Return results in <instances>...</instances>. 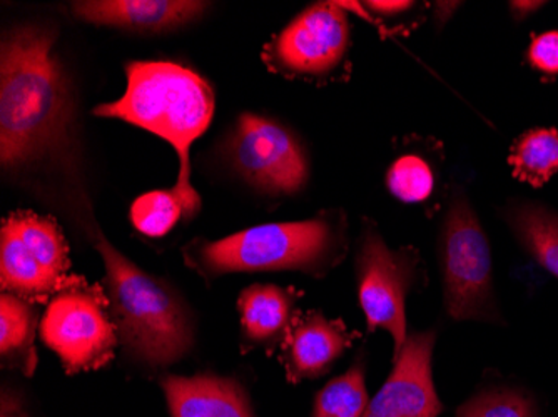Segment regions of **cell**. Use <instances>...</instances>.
<instances>
[{"label": "cell", "mask_w": 558, "mask_h": 417, "mask_svg": "<svg viewBox=\"0 0 558 417\" xmlns=\"http://www.w3.org/2000/svg\"><path fill=\"white\" fill-rule=\"evenodd\" d=\"M54 36L37 25L5 34L0 54V161L17 168L58 146L69 122Z\"/></svg>", "instance_id": "6da1fadb"}, {"label": "cell", "mask_w": 558, "mask_h": 417, "mask_svg": "<svg viewBox=\"0 0 558 417\" xmlns=\"http://www.w3.org/2000/svg\"><path fill=\"white\" fill-rule=\"evenodd\" d=\"M89 236L105 265L102 287L128 359L150 371L183 360L196 343L193 312L184 297L165 279L134 265L99 229Z\"/></svg>", "instance_id": "7a4b0ae2"}, {"label": "cell", "mask_w": 558, "mask_h": 417, "mask_svg": "<svg viewBox=\"0 0 558 417\" xmlns=\"http://www.w3.org/2000/svg\"><path fill=\"white\" fill-rule=\"evenodd\" d=\"M125 74L124 96L102 103L94 114L130 122L174 147L180 174L172 193L183 203L184 219H193L201 199L190 182V149L211 124L215 94L201 75L174 62H131Z\"/></svg>", "instance_id": "3957f363"}, {"label": "cell", "mask_w": 558, "mask_h": 417, "mask_svg": "<svg viewBox=\"0 0 558 417\" xmlns=\"http://www.w3.org/2000/svg\"><path fill=\"white\" fill-rule=\"evenodd\" d=\"M343 219L331 214L236 232L219 241L194 240L184 262L206 282L241 272L298 271L323 278L347 256Z\"/></svg>", "instance_id": "277c9868"}, {"label": "cell", "mask_w": 558, "mask_h": 417, "mask_svg": "<svg viewBox=\"0 0 558 417\" xmlns=\"http://www.w3.org/2000/svg\"><path fill=\"white\" fill-rule=\"evenodd\" d=\"M39 334L68 375L106 368L119 346L105 287L90 284L83 275H69L50 297Z\"/></svg>", "instance_id": "5b68a950"}, {"label": "cell", "mask_w": 558, "mask_h": 417, "mask_svg": "<svg viewBox=\"0 0 558 417\" xmlns=\"http://www.w3.org/2000/svg\"><path fill=\"white\" fill-rule=\"evenodd\" d=\"M445 307L454 321L501 322L495 299L487 234L462 193L454 194L441 225Z\"/></svg>", "instance_id": "8992f818"}, {"label": "cell", "mask_w": 558, "mask_h": 417, "mask_svg": "<svg viewBox=\"0 0 558 417\" xmlns=\"http://www.w3.org/2000/svg\"><path fill=\"white\" fill-rule=\"evenodd\" d=\"M415 249H390L373 224L363 228L354 257L356 290L368 331L384 329L395 341V356L407 343V297L418 281Z\"/></svg>", "instance_id": "52a82bcc"}, {"label": "cell", "mask_w": 558, "mask_h": 417, "mask_svg": "<svg viewBox=\"0 0 558 417\" xmlns=\"http://www.w3.org/2000/svg\"><path fill=\"white\" fill-rule=\"evenodd\" d=\"M240 174L268 194H294L308 179V162L293 134L262 115L243 114L230 140Z\"/></svg>", "instance_id": "ba28073f"}, {"label": "cell", "mask_w": 558, "mask_h": 417, "mask_svg": "<svg viewBox=\"0 0 558 417\" xmlns=\"http://www.w3.org/2000/svg\"><path fill=\"white\" fill-rule=\"evenodd\" d=\"M348 40L350 24L343 5L316 4L298 15L268 44L265 61L279 74L318 77L343 61Z\"/></svg>", "instance_id": "9c48e42d"}, {"label": "cell", "mask_w": 558, "mask_h": 417, "mask_svg": "<svg viewBox=\"0 0 558 417\" xmlns=\"http://www.w3.org/2000/svg\"><path fill=\"white\" fill-rule=\"evenodd\" d=\"M437 332H415L407 339L385 384L369 400L363 417H438L444 403L432 375Z\"/></svg>", "instance_id": "30bf717a"}, {"label": "cell", "mask_w": 558, "mask_h": 417, "mask_svg": "<svg viewBox=\"0 0 558 417\" xmlns=\"http://www.w3.org/2000/svg\"><path fill=\"white\" fill-rule=\"evenodd\" d=\"M356 334L340 319H328L319 310L300 316L281 347L288 381L298 384L328 375L350 349Z\"/></svg>", "instance_id": "8fae6325"}, {"label": "cell", "mask_w": 558, "mask_h": 417, "mask_svg": "<svg viewBox=\"0 0 558 417\" xmlns=\"http://www.w3.org/2000/svg\"><path fill=\"white\" fill-rule=\"evenodd\" d=\"M171 417H256L243 382L228 376H159Z\"/></svg>", "instance_id": "7c38bea8"}, {"label": "cell", "mask_w": 558, "mask_h": 417, "mask_svg": "<svg viewBox=\"0 0 558 417\" xmlns=\"http://www.w3.org/2000/svg\"><path fill=\"white\" fill-rule=\"evenodd\" d=\"M300 296L293 287L276 284H251L240 294L238 310L244 353L265 349L271 354L278 347H283L294 322L300 318L296 309Z\"/></svg>", "instance_id": "4fadbf2b"}, {"label": "cell", "mask_w": 558, "mask_h": 417, "mask_svg": "<svg viewBox=\"0 0 558 417\" xmlns=\"http://www.w3.org/2000/svg\"><path fill=\"white\" fill-rule=\"evenodd\" d=\"M205 5L191 0H89L74 2L72 12L90 24L136 33H162L193 21Z\"/></svg>", "instance_id": "5bb4252c"}, {"label": "cell", "mask_w": 558, "mask_h": 417, "mask_svg": "<svg viewBox=\"0 0 558 417\" xmlns=\"http://www.w3.org/2000/svg\"><path fill=\"white\" fill-rule=\"evenodd\" d=\"M40 304L11 293L0 296V359L2 366L33 378L36 372V334L40 326Z\"/></svg>", "instance_id": "9a60e30c"}, {"label": "cell", "mask_w": 558, "mask_h": 417, "mask_svg": "<svg viewBox=\"0 0 558 417\" xmlns=\"http://www.w3.org/2000/svg\"><path fill=\"white\" fill-rule=\"evenodd\" d=\"M69 279V278H68ZM68 279L47 271L39 260L25 249L11 229L0 231V285L2 293L46 306Z\"/></svg>", "instance_id": "2e32d148"}, {"label": "cell", "mask_w": 558, "mask_h": 417, "mask_svg": "<svg viewBox=\"0 0 558 417\" xmlns=\"http://www.w3.org/2000/svg\"><path fill=\"white\" fill-rule=\"evenodd\" d=\"M2 225L11 229L25 249L29 250L40 265L58 275L68 279L71 271L68 241L58 222L31 211H15L4 219Z\"/></svg>", "instance_id": "e0dca14e"}, {"label": "cell", "mask_w": 558, "mask_h": 417, "mask_svg": "<svg viewBox=\"0 0 558 417\" xmlns=\"http://www.w3.org/2000/svg\"><path fill=\"white\" fill-rule=\"evenodd\" d=\"M517 240L558 278V214L534 203L513 204L505 212Z\"/></svg>", "instance_id": "ac0fdd59"}, {"label": "cell", "mask_w": 558, "mask_h": 417, "mask_svg": "<svg viewBox=\"0 0 558 417\" xmlns=\"http://www.w3.org/2000/svg\"><path fill=\"white\" fill-rule=\"evenodd\" d=\"M510 165L519 181L541 187L558 172V131L534 128L517 140Z\"/></svg>", "instance_id": "d6986e66"}, {"label": "cell", "mask_w": 558, "mask_h": 417, "mask_svg": "<svg viewBox=\"0 0 558 417\" xmlns=\"http://www.w3.org/2000/svg\"><path fill=\"white\" fill-rule=\"evenodd\" d=\"M368 403L366 363L360 356L344 375L331 379L316 394L312 417H363Z\"/></svg>", "instance_id": "ffe728a7"}, {"label": "cell", "mask_w": 558, "mask_h": 417, "mask_svg": "<svg viewBox=\"0 0 558 417\" xmlns=\"http://www.w3.org/2000/svg\"><path fill=\"white\" fill-rule=\"evenodd\" d=\"M184 216L180 197L171 191H150L134 200L131 221L147 237H162L174 229Z\"/></svg>", "instance_id": "44dd1931"}, {"label": "cell", "mask_w": 558, "mask_h": 417, "mask_svg": "<svg viewBox=\"0 0 558 417\" xmlns=\"http://www.w3.org/2000/svg\"><path fill=\"white\" fill-rule=\"evenodd\" d=\"M454 417H538V410L520 389L488 388L466 400Z\"/></svg>", "instance_id": "7402d4cb"}, {"label": "cell", "mask_w": 558, "mask_h": 417, "mask_svg": "<svg viewBox=\"0 0 558 417\" xmlns=\"http://www.w3.org/2000/svg\"><path fill=\"white\" fill-rule=\"evenodd\" d=\"M387 186L390 193L403 203H423L434 193V171L425 159L415 154H407L391 165L387 174Z\"/></svg>", "instance_id": "603a6c76"}, {"label": "cell", "mask_w": 558, "mask_h": 417, "mask_svg": "<svg viewBox=\"0 0 558 417\" xmlns=\"http://www.w3.org/2000/svg\"><path fill=\"white\" fill-rule=\"evenodd\" d=\"M529 61L532 68L544 72V74H558L557 30L535 37L529 49Z\"/></svg>", "instance_id": "cb8c5ba5"}, {"label": "cell", "mask_w": 558, "mask_h": 417, "mask_svg": "<svg viewBox=\"0 0 558 417\" xmlns=\"http://www.w3.org/2000/svg\"><path fill=\"white\" fill-rule=\"evenodd\" d=\"M0 417H33L21 391L4 385L0 393Z\"/></svg>", "instance_id": "d4e9b609"}, {"label": "cell", "mask_w": 558, "mask_h": 417, "mask_svg": "<svg viewBox=\"0 0 558 417\" xmlns=\"http://www.w3.org/2000/svg\"><path fill=\"white\" fill-rule=\"evenodd\" d=\"M410 5H412L410 2H369L368 8L378 14L395 15L407 11Z\"/></svg>", "instance_id": "484cf974"}, {"label": "cell", "mask_w": 558, "mask_h": 417, "mask_svg": "<svg viewBox=\"0 0 558 417\" xmlns=\"http://www.w3.org/2000/svg\"><path fill=\"white\" fill-rule=\"evenodd\" d=\"M541 5L544 4L542 2H512V11L515 12L517 19H523L537 11Z\"/></svg>", "instance_id": "4316f807"}]
</instances>
